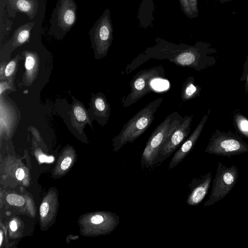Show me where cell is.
<instances>
[{
	"label": "cell",
	"mask_w": 248,
	"mask_h": 248,
	"mask_svg": "<svg viewBox=\"0 0 248 248\" xmlns=\"http://www.w3.org/2000/svg\"><path fill=\"white\" fill-rule=\"evenodd\" d=\"M193 115L185 116L177 128L167 138L154 162L153 166L162 163L181 145L190 133Z\"/></svg>",
	"instance_id": "8"
},
{
	"label": "cell",
	"mask_w": 248,
	"mask_h": 248,
	"mask_svg": "<svg viewBox=\"0 0 248 248\" xmlns=\"http://www.w3.org/2000/svg\"><path fill=\"white\" fill-rule=\"evenodd\" d=\"M16 62L15 61H11L8 63L5 69V74L6 77L12 75L15 70Z\"/></svg>",
	"instance_id": "19"
},
{
	"label": "cell",
	"mask_w": 248,
	"mask_h": 248,
	"mask_svg": "<svg viewBox=\"0 0 248 248\" xmlns=\"http://www.w3.org/2000/svg\"><path fill=\"white\" fill-rule=\"evenodd\" d=\"M16 176L18 180H21L24 176V170L21 168L18 169L16 171Z\"/></svg>",
	"instance_id": "26"
},
{
	"label": "cell",
	"mask_w": 248,
	"mask_h": 248,
	"mask_svg": "<svg viewBox=\"0 0 248 248\" xmlns=\"http://www.w3.org/2000/svg\"><path fill=\"white\" fill-rule=\"evenodd\" d=\"M233 123L236 130L248 139V119L239 112H235L233 115Z\"/></svg>",
	"instance_id": "14"
},
{
	"label": "cell",
	"mask_w": 248,
	"mask_h": 248,
	"mask_svg": "<svg viewBox=\"0 0 248 248\" xmlns=\"http://www.w3.org/2000/svg\"><path fill=\"white\" fill-rule=\"evenodd\" d=\"M10 228L12 231H15L17 229V225L15 221H12L9 224Z\"/></svg>",
	"instance_id": "27"
},
{
	"label": "cell",
	"mask_w": 248,
	"mask_h": 248,
	"mask_svg": "<svg viewBox=\"0 0 248 248\" xmlns=\"http://www.w3.org/2000/svg\"><path fill=\"white\" fill-rule=\"evenodd\" d=\"M202 88L195 84V78L189 76L182 84L181 98L182 102L194 99L200 95Z\"/></svg>",
	"instance_id": "12"
},
{
	"label": "cell",
	"mask_w": 248,
	"mask_h": 248,
	"mask_svg": "<svg viewBox=\"0 0 248 248\" xmlns=\"http://www.w3.org/2000/svg\"><path fill=\"white\" fill-rule=\"evenodd\" d=\"M105 217L101 215H96L91 218V222L94 224H100L105 221Z\"/></svg>",
	"instance_id": "20"
},
{
	"label": "cell",
	"mask_w": 248,
	"mask_h": 248,
	"mask_svg": "<svg viewBox=\"0 0 248 248\" xmlns=\"http://www.w3.org/2000/svg\"><path fill=\"white\" fill-rule=\"evenodd\" d=\"M188 2L193 13H197V0H188Z\"/></svg>",
	"instance_id": "25"
},
{
	"label": "cell",
	"mask_w": 248,
	"mask_h": 248,
	"mask_svg": "<svg viewBox=\"0 0 248 248\" xmlns=\"http://www.w3.org/2000/svg\"><path fill=\"white\" fill-rule=\"evenodd\" d=\"M6 200L11 205L17 206L23 205L25 202L24 199L22 197L16 194H9L7 196Z\"/></svg>",
	"instance_id": "15"
},
{
	"label": "cell",
	"mask_w": 248,
	"mask_h": 248,
	"mask_svg": "<svg viewBox=\"0 0 248 248\" xmlns=\"http://www.w3.org/2000/svg\"><path fill=\"white\" fill-rule=\"evenodd\" d=\"M162 101V97L156 98L124 124L120 132L113 140L115 151H119L126 143L134 142L150 127Z\"/></svg>",
	"instance_id": "1"
},
{
	"label": "cell",
	"mask_w": 248,
	"mask_h": 248,
	"mask_svg": "<svg viewBox=\"0 0 248 248\" xmlns=\"http://www.w3.org/2000/svg\"><path fill=\"white\" fill-rule=\"evenodd\" d=\"M72 160L70 157L65 158L61 164V168L63 170H66L70 166Z\"/></svg>",
	"instance_id": "23"
},
{
	"label": "cell",
	"mask_w": 248,
	"mask_h": 248,
	"mask_svg": "<svg viewBox=\"0 0 248 248\" xmlns=\"http://www.w3.org/2000/svg\"></svg>",
	"instance_id": "30"
},
{
	"label": "cell",
	"mask_w": 248,
	"mask_h": 248,
	"mask_svg": "<svg viewBox=\"0 0 248 248\" xmlns=\"http://www.w3.org/2000/svg\"><path fill=\"white\" fill-rule=\"evenodd\" d=\"M182 6L188 15L193 16V13L190 7L188 0H180Z\"/></svg>",
	"instance_id": "21"
},
{
	"label": "cell",
	"mask_w": 248,
	"mask_h": 248,
	"mask_svg": "<svg viewBox=\"0 0 248 248\" xmlns=\"http://www.w3.org/2000/svg\"><path fill=\"white\" fill-rule=\"evenodd\" d=\"M89 34L97 53L100 55L106 54L112 40V27L108 9L104 12L91 29Z\"/></svg>",
	"instance_id": "7"
},
{
	"label": "cell",
	"mask_w": 248,
	"mask_h": 248,
	"mask_svg": "<svg viewBox=\"0 0 248 248\" xmlns=\"http://www.w3.org/2000/svg\"><path fill=\"white\" fill-rule=\"evenodd\" d=\"M35 59L34 57L29 54L27 55L25 61V68L27 70H31L32 69L35 64Z\"/></svg>",
	"instance_id": "18"
},
{
	"label": "cell",
	"mask_w": 248,
	"mask_h": 248,
	"mask_svg": "<svg viewBox=\"0 0 248 248\" xmlns=\"http://www.w3.org/2000/svg\"><path fill=\"white\" fill-rule=\"evenodd\" d=\"M165 78V71L162 65L140 71L131 80L130 92L122 99L124 108L129 107L154 89L153 82L156 79Z\"/></svg>",
	"instance_id": "3"
},
{
	"label": "cell",
	"mask_w": 248,
	"mask_h": 248,
	"mask_svg": "<svg viewBox=\"0 0 248 248\" xmlns=\"http://www.w3.org/2000/svg\"><path fill=\"white\" fill-rule=\"evenodd\" d=\"M238 177V171L234 165L227 167L218 162L213 180L211 192L203 207L211 206L224 198L232 189Z\"/></svg>",
	"instance_id": "6"
},
{
	"label": "cell",
	"mask_w": 248,
	"mask_h": 248,
	"mask_svg": "<svg viewBox=\"0 0 248 248\" xmlns=\"http://www.w3.org/2000/svg\"><path fill=\"white\" fill-rule=\"evenodd\" d=\"M49 210V204L47 202H43L40 206V213L42 217L46 216Z\"/></svg>",
	"instance_id": "22"
},
{
	"label": "cell",
	"mask_w": 248,
	"mask_h": 248,
	"mask_svg": "<svg viewBox=\"0 0 248 248\" xmlns=\"http://www.w3.org/2000/svg\"><path fill=\"white\" fill-rule=\"evenodd\" d=\"M205 152L223 156L239 155L248 152V144L231 131L217 129L209 139Z\"/></svg>",
	"instance_id": "4"
},
{
	"label": "cell",
	"mask_w": 248,
	"mask_h": 248,
	"mask_svg": "<svg viewBox=\"0 0 248 248\" xmlns=\"http://www.w3.org/2000/svg\"><path fill=\"white\" fill-rule=\"evenodd\" d=\"M211 181V171L194 178L188 185L190 191L186 201V203L190 206H197L201 203L208 193Z\"/></svg>",
	"instance_id": "10"
},
{
	"label": "cell",
	"mask_w": 248,
	"mask_h": 248,
	"mask_svg": "<svg viewBox=\"0 0 248 248\" xmlns=\"http://www.w3.org/2000/svg\"><path fill=\"white\" fill-rule=\"evenodd\" d=\"M12 7L16 11L26 14L30 19L36 15L38 9L36 0H8Z\"/></svg>",
	"instance_id": "11"
},
{
	"label": "cell",
	"mask_w": 248,
	"mask_h": 248,
	"mask_svg": "<svg viewBox=\"0 0 248 248\" xmlns=\"http://www.w3.org/2000/svg\"><path fill=\"white\" fill-rule=\"evenodd\" d=\"M34 25V23L32 22L24 24L17 28L13 34V45L17 46L28 41Z\"/></svg>",
	"instance_id": "13"
},
{
	"label": "cell",
	"mask_w": 248,
	"mask_h": 248,
	"mask_svg": "<svg viewBox=\"0 0 248 248\" xmlns=\"http://www.w3.org/2000/svg\"><path fill=\"white\" fill-rule=\"evenodd\" d=\"M77 20L75 0H58L50 19L48 32L57 39L62 38Z\"/></svg>",
	"instance_id": "5"
},
{
	"label": "cell",
	"mask_w": 248,
	"mask_h": 248,
	"mask_svg": "<svg viewBox=\"0 0 248 248\" xmlns=\"http://www.w3.org/2000/svg\"><path fill=\"white\" fill-rule=\"evenodd\" d=\"M232 0H218V1H219V2L221 4H223V3H225V2L230 1H232Z\"/></svg>",
	"instance_id": "28"
},
{
	"label": "cell",
	"mask_w": 248,
	"mask_h": 248,
	"mask_svg": "<svg viewBox=\"0 0 248 248\" xmlns=\"http://www.w3.org/2000/svg\"><path fill=\"white\" fill-rule=\"evenodd\" d=\"M39 160L40 162H52L54 160V157L52 156H47L44 155H40L39 156Z\"/></svg>",
	"instance_id": "24"
},
{
	"label": "cell",
	"mask_w": 248,
	"mask_h": 248,
	"mask_svg": "<svg viewBox=\"0 0 248 248\" xmlns=\"http://www.w3.org/2000/svg\"><path fill=\"white\" fill-rule=\"evenodd\" d=\"M0 245L1 246L2 241V233L1 231L0 232Z\"/></svg>",
	"instance_id": "29"
},
{
	"label": "cell",
	"mask_w": 248,
	"mask_h": 248,
	"mask_svg": "<svg viewBox=\"0 0 248 248\" xmlns=\"http://www.w3.org/2000/svg\"><path fill=\"white\" fill-rule=\"evenodd\" d=\"M184 119L177 111L168 115L150 135L141 156L142 167L149 168L153 163L164 143Z\"/></svg>",
	"instance_id": "2"
},
{
	"label": "cell",
	"mask_w": 248,
	"mask_h": 248,
	"mask_svg": "<svg viewBox=\"0 0 248 248\" xmlns=\"http://www.w3.org/2000/svg\"><path fill=\"white\" fill-rule=\"evenodd\" d=\"M239 80L240 81H245V94H247L248 93V55H247L244 63L243 73Z\"/></svg>",
	"instance_id": "16"
},
{
	"label": "cell",
	"mask_w": 248,
	"mask_h": 248,
	"mask_svg": "<svg viewBox=\"0 0 248 248\" xmlns=\"http://www.w3.org/2000/svg\"><path fill=\"white\" fill-rule=\"evenodd\" d=\"M209 111L210 110L207 114L203 115L192 134L186 139L176 151L169 163V169H173L181 163L193 149L208 119Z\"/></svg>",
	"instance_id": "9"
},
{
	"label": "cell",
	"mask_w": 248,
	"mask_h": 248,
	"mask_svg": "<svg viewBox=\"0 0 248 248\" xmlns=\"http://www.w3.org/2000/svg\"><path fill=\"white\" fill-rule=\"evenodd\" d=\"M74 112L76 119L79 122H83L86 119V114L83 108L79 106L75 108Z\"/></svg>",
	"instance_id": "17"
}]
</instances>
